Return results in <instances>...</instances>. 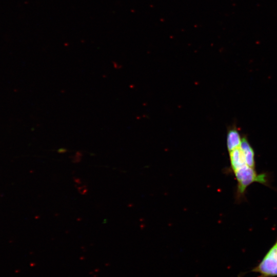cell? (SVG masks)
<instances>
[{"label": "cell", "instance_id": "8992f818", "mask_svg": "<svg viewBox=\"0 0 277 277\" xmlns=\"http://www.w3.org/2000/svg\"><path fill=\"white\" fill-rule=\"evenodd\" d=\"M82 155L81 152H77L75 154V155L74 156V157L72 159V161L74 163H78L81 161V157Z\"/></svg>", "mask_w": 277, "mask_h": 277}, {"label": "cell", "instance_id": "6da1fadb", "mask_svg": "<svg viewBox=\"0 0 277 277\" xmlns=\"http://www.w3.org/2000/svg\"><path fill=\"white\" fill-rule=\"evenodd\" d=\"M252 272L258 273L259 277L277 276V241Z\"/></svg>", "mask_w": 277, "mask_h": 277}, {"label": "cell", "instance_id": "ba28073f", "mask_svg": "<svg viewBox=\"0 0 277 277\" xmlns=\"http://www.w3.org/2000/svg\"><path fill=\"white\" fill-rule=\"evenodd\" d=\"M66 151V149L64 148H61V149H59L58 150V152L59 153H64V152H65Z\"/></svg>", "mask_w": 277, "mask_h": 277}, {"label": "cell", "instance_id": "7a4b0ae2", "mask_svg": "<svg viewBox=\"0 0 277 277\" xmlns=\"http://www.w3.org/2000/svg\"><path fill=\"white\" fill-rule=\"evenodd\" d=\"M234 172L238 182V191L240 194H244L246 188L251 183L257 182L264 184L267 181L265 174H257L254 168L247 165Z\"/></svg>", "mask_w": 277, "mask_h": 277}, {"label": "cell", "instance_id": "5b68a950", "mask_svg": "<svg viewBox=\"0 0 277 277\" xmlns=\"http://www.w3.org/2000/svg\"><path fill=\"white\" fill-rule=\"evenodd\" d=\"M242 139L239 131L236 129H231L229 130L227 136V145L229 152L239 148Z\"/></svg>", "mask_w": 277, "mask_h": 277}, {"label": "cell", "instance_id": "52a82bcc", "mask_svg": "<svg viewBox=\"0 0 277 277\" xmlns=\"http://www.w3.org/2000/svg\"><path fill=\"white\" fill-rule=\"evenodd\" d=\"M78 189L79 192L82 194H84L87 191V187L84 186L80 187Z\"/></svg>", "mask_w": 277, "mask_h": 277}, {"label": "cell", "instance_id": "3957f363", "mask_svg": "<svg viewBox=\"0 0 277 277\" xmlns=\"http://www.w3.org/2000/svg\"><path fill=\"white\" fill-rule=\"evenodd\" d=\"M239 148L243 154L246 165L249 167L254 168L255 161L254 151L248 140L245 137L242 138Z\"/></svg>", "mask_w": 277, "mask_h": 277}, {"label": "cell", "instance_id": "277c9868", "mask_svg": "<svg viewBox=\"0 0 277 277\" xmlns=\"http://www.w3.org/2000/svg\"><path fill=\"white\" fill-rule=\"evenodd\" d=\"M230 160L234 172L247 165L240 149L237 148L229 152Z\"/></svg>", "mask_w": 277, "mask_h": 277}]
</instances>
